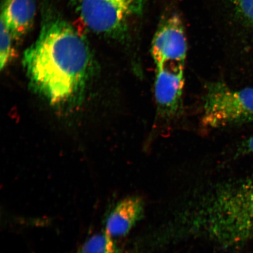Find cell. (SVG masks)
<instances>
[{"mask_svg":"<svg viewBox=\"0 0 253 253\" xmlns=\"http://www.w3.org/2000/svg\"><path fill=\"white\" fill-rule=\"evenodd\" d=\"M24 66L30 86L52 106L69 109L80 103L92 70L86 41L71 25L47 24L25 50Z\"/></svg>","mask_w":253,"mask_h":253,"instance_id":"cell-1","label":"cell"},{"mask_svg":"<svg viewBox=\"0 0 253 253\" xmlns=\"http://www.w3.org/2000/svg\"><path fill=\"white\" fill-rule=\"evenodd\" d=\"M205 216L211 234L226 244L253 239V181L223 189Z\"/></svg>","mask_w":253,"mask_h":253,"instance_id":"cell-2","label":"cell"},{"mask_svg":"<svg viewBox=\"0 0 253 253\" xmlns=\"http://www.w3.org/2000/svg\"><path fill=\"white\" fill-rule=\"evenodd\" d=\"M253 121V88L233 90L221 82L208 84L202 122L208 128Z\"/></svg>","mask_w":253,"mask_h":253,"instance_id":"cell-3","label":"cell"},{"mask_svg":"<svg viewBox=\"0 0 253 253\" xmlns=\"http://www.w3.org/2000/svg\"><path fill=\"white\" fill-rule=\"evenodd\" d=\"M84 23L96 33L112 34L140 14L144 0H79Z\"/></svg>","mask_w":253,"mask_h":253,"instance_id":"cell-4","label":"cell"},{"mask_svg":"<svg viewBox=\"0 0 253 253\" xmlns=\"http://www.w3.org/2000/svg\"><path fill=\"white\" fill-rule=\"evenodd\" d=\"M187 43L183 24L173 15L160 25L152 43L151 55L157 68L185 65Z\"/></svg>","mask_w":253,"mask_h":253,"instance_id":"cell-5","label":"cell"},{"mask_svg":"<svg viewBox=\"0 0 253 253\" xmlns=\"http://www.w3.org/2000/svg\"><path fill=\"white\" fill-rule=\"evenodd\" d=\"M185 65L156 69L155 97L158 113L164 118L178 115L182 109Z\"/></svg>","mask_w":253,"mask_h":253,"instance_id":"cell-6","label":"cell"},{"mask_svg":"<svg viewBox=\"0 0 253 253\" xmlns=\"http://www.w3.org/2000/svg\"><path fill=\"white\" fill-rule=\"evenodd\" d=\"M144 214V202L140 197H127L119 202L106 221L105 231L113 238L125 236Z\"/></svg>","mask_w":253,"mask_h":253,"instance_id":"cell-7","label":"cell"},{"mask_svg":"<svg viewBox=\"0 0 253 253\" xmlns=\"http://www.w3.org/2000/svg\"><path fill=\"white\" fill-rule=\"evenodd\" d=\"M35 15L34 0H5L1 20L14 39L28 33L33 24Z\"/></svg>","mask_w":253,"mask_h":253,"instance_id":"cell-8","label":"cell"},{"mask_svg":"<svg viewBox=\"0 0 253 253\" xmlns=\"http://www.w3.org/2000/svg\"><path fill=\"white\" fill-rule=\"evenodd\" d=\"M75 253H120V251L113 237L104 232L91 236Z\"/></svg>","mask_w":253,"mask_h":253,"instance_id":"cell-9","label":"cell"},{"mask_svg":"<svg viewBox=\"0 0 253 253\" xmlns=\"http://www.w3.org/2000/svg\"><path fill=\"white\" fill-rule=\"evenodd\" d=\"M13 38L4 22L1 20L0 66H1V69L8 65L14 56V47L12 41Z\"/></svg>","mask_w":253,"mask_h":253,"instance_id":"cell-10","label":"cell"},{"mask_svg":"<svg viewBox=\"0 0 253 253\" xmlns=\"http://www.w3.org/2000/svg\"><path fill=\"white\" fill-rule=\"evenodd\" d=\"M242 17L253 25V0H233Z\"/></svg>","mask_w":253,"mask_h":253,"instance_id":"cell-11","label":"cell"},{"mask_svg":"<svg viewBox=\"0 0 253 253\" xmlns=\"http://www.w3.org/2000/svg\"><path fill=\"white\" fill-rule=\"evenodd\" d=\"M243 147H244V150L249 153L253 154V135L247 140Z\"/></svg>","mask_w":253,"mask_h":253,"instance_id":"cell-12","label":"cell"}]
</instances>
